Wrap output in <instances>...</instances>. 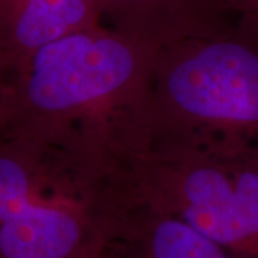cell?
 Here are the masks:
<instances>
[{
	"label": "cell",
	"mask_w": 258,
	"mask_h": 258,
	"mask_svg": "<svg viewBox=\"0 0 258 258\" xmlns=\"http://www.w3.org/2000/svg\"><path fill=\"white\" fill-rule=\"evenodd\" d=\"M162 214L186 222L237 258H258V147L189 172Z\"/></svg>",
	"instance_id": "cell-4"
},
{
	"label": "cell",
	"mask_w": 258,
	"mask_h": 258,
	"mask_svg": "<svg viewBox=\"0 0 258 258\" xmlns=\"http://www.w3.org/2000/svg\"><path fill=\"white\" fill-rule=\"evenodd\" d=\"M166 86L179 109L224 131L231 149L258 147V45L234 28L200 36Z\"/></svg>",
	"instance_id": "cell-2"
},
{
	"label": "cell",
	"mask_w": 258,
	"mask_h": 258,
	"mask_svg": "<svg viewBox=\"0 0 258 258\" xmlns=\"http://www.w3.org/2000/svg\"><path fill=\"white\" fill-rule=\"evenodd\" d=\"M42 155L39 142L0 137V257H85L82 218L42 192Z\"/></svg>",
	"instance_id": "cell-3"
},
{
	"label": "cell",
	"mask_w": 258,
	"mask_h": 258,
	"mask_svg": "<svg viewBox=\"0 0 258 258\" xmlns=\"http://www.w3.org/2000/svg\"><path fill=\"white\" fill-rule=\"evenodd\" d=\"M137 62L135 39L96 26L40 46L5 75L0 137L36 139L56 115L118 91Z\"/></svg>",
	"instance_id": "cell-1"
},
{
	"label": "cell",
	"mask_w": 258,
	"mask_h": 258,
	"mask_svg": "<svg viewBox=\"0 0 258 258\" xmlns=\"http://www.w3.org/2000/svg\"><path fill=\"white\" fill-rule=\"evenodd\" d=\"M99 9L113 18L132 39L188 35L207 36L228 28L220 0H99Z\"/></svg>",
	"instance_id": "cell-6"
},
{
	"label": "cell",
	"mask_w": 258,
	"mask_h": 258,
	"mask_svg": "<svg viewBox=\"0 0 258 258\" xmlns=\"http://www.w3.org/2000/svg\"><path fill=\"white\" fill-rule=\"evenodd\" d=\"M139 258H237L172 215L158 214L139 231Z\"/></svg>",
	"instance_id": "cell-7"
},
{
	"label": "cell",
	"mask_w": 258,
	"mask_h": 258,
	"mask_svg": "<svg viewBox=\"0 0 258 258\" xmlns=\"http://www.w3.org/2000/svg\"><path fill=\"white\" fill-rule=\"evenodd\" d=\"M99 0H0V69L19 68L36 49L96 26Z\"/></svg>",
	"instance_id": "cell-5"
},
{
	"label": "cell",
	"mask_w": 258,
	"mask_h": 258,
	"mask_svg": "<svg viewBox=\"0 0 258 258\" xmlns=\"http://www.w3.org/2000/svg\"><path fill=\"white\" fill-rule=\"evenodd\" d=\"M3 91H5V76H3V72L0 71V111H2V99H3ZM0 132H2V126H0Z\"/></svg>",
	"instance_id": "cell-9"
},
{
	"label": "cell",
	"mask_w": 258,
	"mask_h": 258,
	"mask_svg": "<svg viewBox=\"0 0 258 258\" xmlns=\"http://www.w3.org/2000/svg\"><path fill=\"white\" fill-rule=\"evenodd\" d=\"M0 258H2V257H0Z\"/></svg>",
	"instance_id": "cell-10"
},
{
	"label": "cell",
	"mask_w": 258,
	"mask_h": 258,
	"mask_svg": "<svg viewBox=\"0 0 258 258\" xmlns=\"http://www.w3.org/2000/svg\"><path fill=\"white\" fill-rule=\"evenodd\" d=\"M224 13L237 18L235 30L258 45V0H220Z\"/></svg>",
	"instance_id": "cell-8"
}]
</instances>
